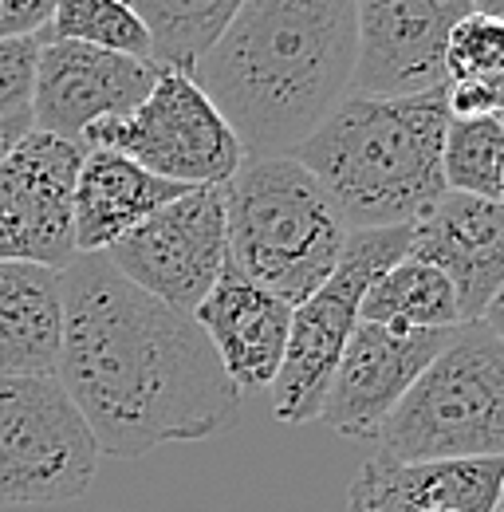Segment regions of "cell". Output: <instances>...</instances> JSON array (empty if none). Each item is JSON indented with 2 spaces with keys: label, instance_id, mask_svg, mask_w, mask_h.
I'll use <instances>...</instances> for the list:
<instances>
[{
  "label": "cell",
  "instance_id": "9",
  "mask_svg": "<svg viewBox=\"0 0 504 512\" xmlns=\"http://www.w3.org/2000/svg\"><path fill=\"white\" fill-rule=\"evenodd\" d=\"M115 272H123L134 288L162 300L174 312L193 316L201 300L213 292L229 245H225V190L197 186L162 205L123 241L107 249Z\"/></svg>",
  "mask_w": 504,
  "mask_h": 512
},
{
  "label": "cell",
  "instance_id": "19",
  "mask_svg": "<svg viewBox=\"0 0 504 512\" xmlns=\"http://www.w3.org/2000/svg\"><path fill=\"white\" fill-rule=\"evenodd\" d=\"M359 320L398 331H449L461 323V312L445 272L426 260L402 256L367 288L359 304Z\"/></svg>",
  "mask_w": 504,
  "mask_h": 512
},
{
  "label": "cell",
  "instance_id": "28",
  "mask_svg": "<svg viewBox=\"0 0 504 512\" xmlns=\"http://www.w3.org/2000/svg\"><path fill=\"white\" fill-rule=\"evenodd\" d=\"M481 323H485V327H489V331H493V335L504 343V288L493 296V300H489V308H485Z\"/></svg>",
  "mask_w": 504,
  "mask_h": 512
},
{
  "label": "cell",
  "instance_id": "32",
  "mask_svg": "<svg viewBox=\"0 0 504 512\" xmlns=\"http://www.w3.org/2000/svg\"><path fill=\"white\" fill-rule=\"evenodd\" d=\"M426 512H445V509H426Z\"/></svg>",
  "mask_w": 504,
  "mask_h": 512
},
{
  "label": "cell",
  "instance_id": "31",
  "mask_svg": "<svg viewBox=\"0 0 504 512\" xmlns=\"http://www.w3.org/2000/svg\"><path fill=\"white\" fill-rule=\"evenodd\" d=\"M497 119H501V130H504V115H497Z\"/></svg>",
  "mask_w": 504,
  "mask_h": 512
},
{
  "label": "cell",
  "instance_id": "11",
  "mask_svg": "<svg viewBox=\"0 0 504 512\" xmlns=\"http://www.w3.org/2000/svg\"><path fill=\"white\" fill-rule=\"evenodd\" d=\"M83 150V142L32 130L0 162V264L28 260L63 272L79 256L71 193Z\"/></svg>",
  "mask_w": 504,
  "mask_h": 512
},
{
  "label": "cell",
  "instance_id": "5",
  "mask_svg": "<svg viewBox=\"0 0 504 512\" xmlns=\"http://www.w3.org/2000/svg\"><path fill=\"white\" fill-rule=\"evenodd\" d=\"M394 461L504 457V343L485 323H457L449 343L378 430Z\"/></svg>",
  "mask_w": 504,
  "mask_h": 512
},
{
  "label": "cell",
  "instance_id": "3",
  "mask_svg": "<svg viewBox=\"0 0 504 512\" xmlns=\"http://www.w3.org/2000/svg\"><path fill=\"white\" fill-rule=\"evenodd\" d=\"M445 87L406 99L347 95L292 154L351 233L418 225L445 197Z\"/></svg>",
  "mask_w": 504,
  "mask_h": 512
},
{
  "label": "cell",
  "instance_id": "23",
  "mask_svg": "<svg viewBox=\"0 0 504 512\" xmlns=\"http://www.w3.org/2000/svg\"><path fill=\"white\" fill-rule=\"evenodd\" d=\"M497 71H504V20L485 16V12H469L449 32L445 75L453 83V79H481V75H497Z\"/></svg>",
  "mask_w": 504,
  "mask_h": 512
},
{
  "label": "cell",
  "instance_id": "29",
  "mask_svg": "<svg viewBox=\"0 0 504 512\" xmlns=\"http://www.w3.org/2000/svg\"><path fill=\"white\" fill-rule=\"evenodd\" d=\"M481 12H485V16H497V20H504V0H493V4H485Z\"/></svg>",
  "mask_w": 504,
  "mask_h": 512
},
{
  "label": "cell",
  "instance_id": "2",
  "mask_svg": "<svg viewBox=\"0 0 504 512\" xmlns=\"http://www.w3.org/2000/svg\"><path fill=\"white\" fill-rule=\"evenodd\" d=\"M355 0H245L193 83L237 134L245 158L296 154L347 99Z\"/></svg>",
  "mask_w": 504,
  "mask_h": 512
},
{
  "label": "cell",
  "instance_id": "12",
  "mask_svg": "<svg viewBox=\"0 0 504 512\" xmlns=\"http://www.w3.org/2000/svg\"><path fill=\"white\" fill-rule=\"evenodd\" d=\"M449 331H398L382 323H355L339 367L327 383L319 422L339 438L375 442L382 422L394 414L402 394L418 383V375L434 363Z\"/></svg>",
  "mask_w": 504,
  "mask_h": 512
},
{
  "label": "cell",
  "instance_id": "1",
  "mask_svg": "<svg viewBox=\"0 0 504 512\" xmlns=\"http://www.w3.org/2000/svg\"><path fill=\"white\" fill-rule=\"evenodd\" d=\"M56 379L111 457L205 442L241 418V390L201 323L134 288L103 253L63 268Z\"/></svg>",
  "mask_w": 504,
  "mask_h": 512
},
{
  "label": "cell",
  "instance_id": "8",
  "mask_svg": "<svg viewBox=\"0 0 504 512\" xmlns=\"http://www.w3.org/2000/svg\"><path fill=\"white\" fill-rule=\"evenodd\" d=\"M99 446L60 379L0 375V509L79 501Z\"/></svg>",
  "mask_w": 504,
  "mask_h": 512
},
{
  "label": "cell",
  "instance_id": "7",
  "mask_svg": "<svg viewBox=\"0 0 504 512\" xmlns=\"http://www.w3.org/2000/svg\"><path fill=\"white\" fill-rule=\"evenodd\" d=\"M91 150H115L146 174L174 186H225L245 150L221 111L182 71H158L150 95L123 119H103L79 138Z\"/></svg>",
  "mask_w": 504,
  "mask_h": 512
},
{
  "label": "cell",
  "instance_id": "27",
  "mask_svg": "<svg viewBox=\"0 0 504 512\" xmlns=\"http://www.w3.org/2000/svg\"><path fill=\"white\" fill-rule=\"evenodd\" d=\"M32 134V119H0V162Z\"/></svg>",
  "mask_w": 504,
  "mask_h": 512
},
{
  "label": "cell",
  "instance_id": "20",
  "mask_svg": "<svg viewBox=\"0 0 504 512\" xmlns=\"http://www.w3.org/2000/svg\"><path fill=\"white\" fill-rule=\"evenodd\" d=\"M150 36V60L162 71L193 75L245 0H126Z\"/></svg>",
  "mask_w": 504,
  "mask_h": 512
},
{
  "label": "cell",
  "instance_id": "22",
  "mask_svg": "<svg viewBox=\"0 0 504 512\" xmlns=\"http://www.w3.org/2000/svg\"><path fill=\"white\" fill-rule=\"evenodd\" d=\"M36 40L40 44L75 40V44H91L103 52L150 60V36L126 0H56L52 20Z\"/></svg>",
  "mask_w": 504,
  "mask_h": 512
},
{
  "label": "cell",
  "instance_id": "24",
  "mask_svg": "<svg viewBox=\"0 0 504 512\" xmlns=\"http://www.w3.org/2000/svg\"><path fill=\"white\" fill-rule=\"evenodd\" d=\"M36 36L0 40V119H32V87H36Z\"/></svg>",
  "mask_w": 504,
  "mask_h": 512
},
{
  "label": "cell",
  "instance_id": "30",
  "mask_svg": "<svg viewBox=\"0 0 504 512\" xmlns=\"http://www.w3.org/2000/svg\"><path fill=\"white\" fill-rule=\"evenodd\" d=\"M497 512H504V493H501V509H497Z\"/></svg>",
  "mask_w": 504,
  "mask_h": 512
},
{
  "label": "cell",
  "instance_id": "14",
  "mask_svg": "<svg viewBox=\"0 0 504 512\" xmlns=\"http://www.w3.org/2000/svg\"><path fill=\"white\" fill-rule=\"evenodd\" d=\"M410 256L445 272L461 323H477L504 288V201L445 193L434 213L414 225Z\"/></svg>",
  "mask_w": 504,
  "mask_h": 512
},
{
  "label": "cell",
  "instance_id": "15",
  "mask_svg": "<svg viewBox=\"0 0 504 512\" xmlns=\"http://www.w3.org/2000/svg\"><path fill=\"white\" fill-rule=\"evenodd\" d=\"M201 331L209 335L225 375L237 383V390H268L284 351H288V331H292V304L280 296L264 292L241 276L229 260L213 284V292L201 300L193 312Z\"/></svg>",
  "mask_w": 504,
  "mask_h": 512
},
{
  "label": "cell",
  "instance_id": "4",
  "mask_svg": "<svg viewBox=\"0 0 504 512\" xmlns=\"http://www.w3.org/2000/svg\"><path fill=\"white\" fill-rule=\"evenodd\" d=\"M221 190L229 264L284 304H304L351 237L319 182L292 154H280L245 158Z\"/></svg>",
  "mask_w": 504,
  "mask_h": 512
},
{
  "label": "cell",
  "instance_id": "13",
  "mask_svg": "<svg viewBox=\"0 0 504 512\" xmlns=\"http://www.w3.org/2000/svg\"><path fill=\"white\" fill-rule=\"evenodd\" d=\"M162 67L75 40L40 44L32 87V130L79 142L103 119L130 115L154 87Z\"/></svg>",
  "mask_w": 504,
  "mask_h": 512
},
{
  "label": "cell",
  "instance_id": "17",
  "mask_svg": "<svg viewBox=\"0 0 504 512\" xmlns=\"http://www.w3.org/2000/svg\"><path fill=\"white\" fill-rule=\"evenodd\" d=\"M186 190L189 186H174L146 174L138 162L115 150L87 146L75 174V193H71L75 253H107L130 229H138L146 217H154L162 205H170Z\"/></svg>",
  "mask_w": 504,
  "mask_h": 512
},
{
  "label": "cell",
  "instance_id": "21",
  "mask_svg": "<svg viewBox=\"0 0 504 512\" xmlns=\"http://www.w3.org/2000/svg\"><path fill=\"white\" fill-rule=\"evenodd\" d=\"M445 190L504 201V130L501 119H449L441 142Z\"/></svg>",
  "mask_w": 504,
  "mask_h": 512
},
{
  "label": "cell",
  "instance_id": "18",
  "mask_svg": "<svg viewBox=\"0 0 504 512\" xmlns=\"http://www.w3.org/2000/svg\"><path fill=\"white\" fill-rule=\"evenodd\" d=\"M63 347V272L48 264H0V375L52 379Z\"/></svg>",
  "mask_w": 504,
  "mask_h": 512
},
{
  "label": "cell",
  "instance_id": "26",
  "mask_svg": "<svg viewBox=\"0 0 504 512\" xmlns=\"http://www.w3.org/2000/svg\"><path fill=\"white\" fill-rule=\"evenodd\" d=\"M56 0H0V40L40 36L52 20Z\"/></svg>",
  "mask_w": 504,
  "mask_h": 512
},
{
  "label": "cell",
  "instance_id": "25",
  "mask_svg": "<svg viewBox=\"0 0 504 512\" xmlns=\"http://www.w3.org/2000/svg\"><path fill=\"white\" fill-rule=\"evenodd\" d=\"M445 111H449V119H497V115H504V71L445 83Z\"/></svg>",
  "mask_w": 504,
  "mask_h": 512
},
{
  "label": "cell",
  "instance_id": "10",
  "mask_svg": "<svg viewBox=\"0 0 504 512\" xmlns=\"http://www.w3.org/2000/svg\"><path fill=\"white\" fill-rule=\"evenodd\" d=\"M469 12V0H355V71L347 95L406 99L445 87V44Z\"/></svg>",
  "mask_w": 504,
  "mask_h": 512
},
{
  "label": "cell",
  "instance_id": "6",
  "mask_svg": "<svg viewBox=\"0 0 504 512\" xmlns=\"http://www.w3.org/2000/svg\"><path fill=\"white\" fill-rule=\"evenodd\" d=\"M410 241H414V225L351 233L331 276L304 304L292 308L288 351L268 386L276 422L304 426V422L319 418L327 383H331L339 355L359 323V304H363L367 288L402 256H410Z\"/></svg>",
  "mask_w": 504,
  "mask_h": 512
},
{
  "label": "cell",
  "instance_id": "16",
  "mask_svg": "<svg viewBox=\"0 0 504 512\" xmlns=\"http://www.w3.org/2000/svg\"><path fill=\"white\" fill-rule=\"evenodd\" d=\"M504 457L481 461H394L375 453L359 465L347 512H497Z\"/></svg>",
  "mask_w": 504,
  "mask_h": 512
}]
</instances>
